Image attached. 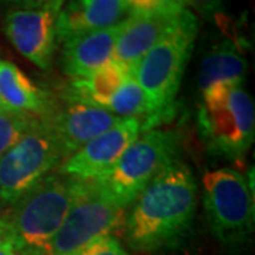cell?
I'll list each match as a JSON object with an SVG mask.
<instances>
[{"label":"cell","mask_w":255,"mask_h":255,"mask_svg":"<svg viewBox=\"0 0 255 255\" xmlns=\"http://www.w3.org/2000/svg\"><path fill=\"white\" fill-rule=\"evenodd\" d=\"M197 194L190 167L180 160L169 164L130 204L124 221L128 247L155 253L177 246L190 231Z\"/></svg>","instance_id":"obj_1"},{"label":"cell","mask_w":255,"mask_h":255,"mask_svg":"<svg viewBox=\"0 0 255 255\" xmlns=\"http://www.w3.org/2000/svg\"><path fill=\"white\" fill-rule=\"evenodd\" d=\"M80 180L57 173L48 174L24 193L0 226L17 255H43L63 224L77 194Z\"/></svg>","instance_id":"obj_2"},{"label":"cell","mask_w":255,"mask_h":255,"mask_svg":"<svg viewBox=\"0 0 255 255\" xmlns=\"http://www.w3.org/2000/svg\"><path fill=\"white\" fill-rule=\"evenodd\" d=\"M197 128L213 155L243 160L255 135L254 101L244 82H216L201 91Z\"/></svg>","instance_id":"obj_3"},{"label":"cell","mask_w":255,"mask_h":255,"mask_svg":"<svg viewBox=\"0 0 255 255\" xmlns=\"http://www.w3.org/2000/svg\"><path fill=\"white\" fill-rule=\"evenodd\" d=\"M177 153L179 136L173 130H146L108 172L91 180L92 186L111 204L127 210L157 174L177 160Z\"/></svg>","instance_id":"obj_4"},{"label":"cell","mask_w":255,"mask_h":255,"mask_svg":"<svg viewBox=\"0 0 255 255\" xmlns=\"http://www.w3.org/2000/svg\"><path fill=\"white\" fill-rule=\"evenodd\" d=\"M197 33V17L190 10L184 9L172 28L143 55L133 70L135 80L162 121L172 115Z\"/></svg>","instance_id":"obj_5"},{"label":"cell","mask_w":255,"mask_h":255,"mask_svg":"<svg viewBox=\"0 0 255 255\" xmlns=\"http://www.w3.org/2000/svg\"><path fill=\"white\" fill-rule=\"evenodd\" d=\"M203 204L210 228L221 244L240 247L254 231V194L247 176L230 167L203 177Z\"/></svg>","instance_id":"obj_6"},{"label":"cell","mask_w":255,"mask_h":255,"mask_svg":"<svg viewBox=\"0 0 255 255\" xmlns=\"http://www.w3.org/2000/svg\"><path fill=\"white\" fill-rule=\"evenodd\" d=\"M64 162L61 142L50 119L41 118L0 157V199L14 204Z\"/></svg>","instance_id":"obj_7"},{"label":"cell","mask_w":255,"mask_h":255,"mask_svg":"<svg viewBox=\"0 0 255 255\" xmlns=\"http://www.w3.org/2000/svg\"><path fill=\"white\" fill-rule=\"evenodd\" d=\"M124 213L105 200L91 182H81L63 224L43 255H74L90 243L124 226Z\"/></svg>","instance_id":"obj_8"},{"label":"cell","mask_w":255,"mask_h":255,"mask_svg":"<svg viewBox=\"0 0 255 255\" xmlns=\"http://www.w3.org/2000/svg\"><path fill=\"white\" fill-rule=\"evenodd\" d=\"M65 0H53L37 9H13L3 20V31L11 46L38 68L53 67L57 36L55 23Z\"/></svg>","instance_id":"obj_9"},{"label":"cell","mask_w":255,"mask_h":255,"mask_svg":"<svg viewBox=\"0 0 255 255\" xmlns=\"http://www.w3.org/2000/svg\"><path fill=\"white\" fill-rule=\"evenodd\" d=\"M142 133L137 119H121L110 130L91 139L60 164L58 172L81 182H91L108 172L127 147Z\"/></svg>","instance_id":"obj_10"},{"label":"cell","mask_w":255,"mask_h":255,"mask_svg":"<svg viewBox=\"0 0 255 255\" xmlns=\"http://www.w3.org/2000/svg\"><path fill=\"white\" fill-rule=\"evenodd\" d=\"M180 13L167 10L130 13L121 24L112 60L133 73L137 63L172 28Z\"/></svg>","instance_id":"obj_11"},{"label":"cell","mask_w":255,"mask_h":255,"mask_svg":"<svg viewBox=\"0 0 255 255\" xmlns=\"http://www.w3.org/2000/svg\"><path fill=\"white\" fill-rule=\"evenodd\" d=\"M48 119L61 142L64 160L121 121L110 111L73 101H65L63 110H57Z\"/></svg>","instance_id":"obj_12"},{"label":"cell","mask_w":255,"mask_h":255,"mask_svg":"<svg viewBox=\"0 0 255 255\" xmlns=\"http://www.w3.org/2000/svg\"><path fill=\"white\" fill-rule=\"evenodd\" d=\"M127 13L125 0H68L57 17V41L65 43L94 30L117 26Z\"/></svg>","instance_id":"obj_13"},{"label":"cell","mask_w":255,"mask_h":255,"mask_svg":"<svg viewBox=\"0 0 255 255\" xmlns=\"http://www.w3.org/2000/svg\"><path fill=\"white\" fill-rule=\"evenodd\" d=\"M121 24L67 40L61 51L63 73L71 78H81L111 61Z\"/></svg>","instance_id":"obj_14"},{"label":"cell","mask_w":255,"mask_h":255,"mask_svg":"<svg viewBox=\"0 0 255 255\" xmlns=\"http://www.w3.org/2000/svg\"><path fill=\"white\" fill-rule=\"evenodd\" d=\"M0 101L6 111L50 118L57 107L50 94L38 88L17 65L0 58Z\"/></svg>","instance_id":"obj_15"},{"label":"cell","mask_w":255,"mask_h":255,"mask_svg":"<svg viewBox=\"0 0 255 255\" xmlns=\"http://www.w3.org/2000/svg\"><path fill=\"white\" fill-rule=\"evenodd\" d=\"M130 74L133 73L122 64L111 60L87 77L73 78L65 91V101L81 102L105 110L114 94Z\"/></svg>","instance_id":"obj_16"},{"label":"cell","mask_w":255,"mask_h":255,"mask_svg":"<svg viewBox=\"0 0 255 255\" xmlns=\"http://www.w3.org/2000/svg\"><path fill=\"white\" fill-rule=\"evenodd\" d=\"M248 61L238 43L226 40L203 57L197 84L200 91L216 82H244Z\"/></svg>","instance_id":"obj_17"},{"label":"cell","mask_w":255,"mask_h":255,"mask_svg":"<svg viewBox=\"0 0 255 255\" xmlns=\"http://www.w3.org/2000/svg\"><path fill=\"white\" fill-rule=\"evenodd\" d=\"M105 110L112 112L121 119H137L142 125V133L146 130L155 129L156 125L163 122L153 108L149 97L135 80L133 74H130L119 87V90L114 94Z\"/></svg>","instance_id":"obj_18"},{"label":"cell","mask_w":255,"mask_h":255,"mask_svg":"<svg viewBox=\"0 0 255 255\" xmlns=\"http://www.w3.org/2000/svg\"><path fill=\"white\" fill-rule=\"evenodd\" d=\"M41 118L23 112H0V157L27 133Z\"/></svg>","instance_id":"obj_19"},{"label":"cell","mask_w":255,"mask_h":255,"mask_svg":"<svg viewBox=\"0 0 255 255\" xmlns=\"http://www.w3.org/2000/svg\"><path fill=\"white\" fill-rule=\"evenodd\" d=\"M74 255H129L118 238L105 236L81 248Z\"/></svg>","instance_id":"obj_20"},{"label":"cell","mask_w":255,"mask_h":255,"mask_svg":"<svg viewBox=\"0 0 255 255\" xmlns=\"http://www.w3.org/2000/svg\"><path fill=\"white\" fill-rule=\"evenodd\" d=\"M183 4L184 7L190 6L209 20L219 18L224 11V0H183Z\"/></svg>","instance_id":"obj_21"},{"label":"cell","mask_w":255,"mask_h":255,"mask_svg":"<svg viewBox=\"0 0 255 255\" xmlns=\"http://www.w3.org/2000/svg\"><path fill=\"white\" fill-rule=\"evenodd\" d=\"M128 11L130 13H150L164 10L162 0H125Z\"/></svg>","instance_id":"obj_22"},{"label":"cell","mask_w":255,"mask_h":255,"mask_svg":"<svg viewBox=\"0 0 255 255\" xmlns=\"http://www.w3.org/2000/svg\"><path fill=\"white\" fill-rule=\"evenodd\" d=\"M50 1H53V0H1V3L16 6L17 9H37Z\"/></svg>","instance_id":"obj_23"},{"label":"cell","mask_w":255,"mask_h":255,"mask_svg":"<svg viewBox=\"0 0 255 255\" xmlns=\"http://www.w3.org/2000/svg\"><path fill=\"white\" fill-rule=\"evenodd\" d=\"M162 4L164 10L172 11V13H180L182 10L186 9L183 4V0H162Z\"/></svg>","instance_id":"obj_24"},{"label":"cell","mask_w":255,"mask_h":255,"mask_svg":"<svg viewBox=\"0 0 255 255\" xmlns=\"http://www.w3.org/2000/svg\"><path fill=\"white\" fill-rule=\"evenodd\" d=\"M0 255H17L9 244L7 238H6L3 230H1V226H0Z\"/></svg>","instance_id":"obj_25"},{"label":"cell","mask_w":255,"mask_h":255,"mask_svg":"<svg viewBox=\"0 0 255 255\" xmlns=\"http://www.w3.org/2000/svg\"><path fill=\"white\" fill-rule=\"evenodd\" d=\"M3 111H6V108L3 107V104H1V101H0V112H3Z\"/></svg>","instance_id":"obj_26"},{"label":"cell","mask_w":255,"mask_h":255,"mask_svg":"<svg viewBox=\"0 0 255 255\" xmlns=\"http://www.w3.org/2000/svg\"><path fill=\"white\" fill-rule=\"evenodd\" d=\"M0 206H1V199H0Z\"/></svg>","instance_id":"obj_27"}]
</instances>
